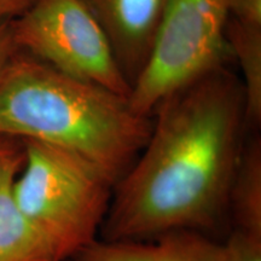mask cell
Here are the masks:
<instances>
[{
    "instance_id": "1",
    "label": "cell",
    "mask_w": 261,
    "mask_h": 261,
    "mask_svg": "<svg viewBox=\"0 0 261 261\" xmlns=\"http://www.w3.org/2000/svg\"><path fill=\"white\" fill-rule=\"evenodd\" d=\"M149 140L114 187L100 240H144L172 230L210 234L249 133L243 86L220 68L160 102Z\"/></svg>"
},
{
    "instance_id": "2",
    "label": "cell",
    "mask_w": 261,
    "mask_h": 261,
    "mask_svg": "<svg viewBox=\"0 0 261 261\" xmlns=\"http://www.w3.org/2000/svg\"><path fill=\"white\" fill-rule=\"evenodd\" d=\"M151 128L152 116L136 113L127 96L22 51L0 81V135L64 150L114 184L138 159Z\"/></svg>"
},
{
    "instance_id": "3",
    "label": "cell",
    "mask_w": 261,
    "mask_h": 261,
    "mask_svg": "<svg viewBox=\"0 0 261 261\" xmlns=\"http://www.w3.org/2000/svg\"><path fill=\"white\" fill-rule=\"evenodd\" d=\"M22 142L23 166L12 184L16 204L57 260H71L98 240L115 184L64 150Z\"/></svg>"
},
{
    "instance_id": "4",
    "label": "cell",
    "mask_w": 261,
    "mask_h": 261,
    "mask_svg": "<svg viewBox=\"0 0 261 261\" xmlns=\"http://www.w3.org/2000/svg\"><path fill=\"white\" fill-rule=\"evenodd\" d=\"M228 18L226 0H171L144 69L130 86L132 109L151 116L169 94L228 67Z\"/></svg>"
},
{
    "instance_id": "5",
    "label": "cell",
    "mask_w": 261,
    "mask_h": 261,
    "mask_svg": "<svg viewBox=\"0 0 261 261\" xmlns=\"http://www.w3.org/2000/svg\"><path fill=\"white\" fill-rule=\"evenodd\" d=\"M19 50L76 79L128 97L104 32L81 0H34L11 21Z\"/></svg>"
},
{
    "instance_id": "6",
    "label": "cell",
    "mask_w": 261,
    "mask_h": 261,
    "mask_svg": "<svg viewBox=\"0 0 261 261\" xmlns=\"http://www.w3.org/2000/svg\"><path fill=\"white\" fill-rule=\"evenodd\" d=\"M109 41L116 63L132 86L151 52L171 0H81Z\"/></svg>"
},
{
    "instance_id": "7",
    "label": "cell",
    "mask_w": 261,
    "mask_h": 261,
    "mask_svg": "<svg viewBox=\"0 0 261 261\" xmlns=\"http://www.w3.org/2000/svg\"><path fill=\"white\" fill-rule=\"evenodd\" d=\"M221 243L196 230H172L144 240L96 242L73 261H219Z\"/></svg>"
},
{
    "instance_id": "8",
    "label": "cell",
    "mask_w": 261,
    "mask_h": 261,
    "mask_svg": "<svg viewBox=\"0 0 261 261\" xmlns=\"http://www.w3.org/2000/svg\"><path fill=\"white\" fill-rule=\"evenodd\" d=\"M23 161V145L0 161V261H58L16 204L12 184Z\"/></svg>"
},
{
    "instance_id": "9",
    "label": "cell",
    "mask_w": 261,
    "mask_h": 261,
    "mask_svg": "<svg viewBox=\"0 0 261 261\" xmlns=\"http://www.w3.org/2000/svg\"><path fill=\"white\" fill-rule=\"evenodd\" d=\"M233 230L261 237V137L249 132L234 172L227 200Z\"/></svg>"
},
{
    "instance_id": "10",
    "label": "cell",
    "mask_w": 261,
    "mask_h": 261,
    "mask_svg": "<svg viewBox=\"0 0 261 261\" xmlns=\"http://www.w3.org/2000/svg\"><path fill=\"white\" fill-rule=\"evenodd\" d=\"M226 35L242 75L248 130L257 132L261 126V25L228 18Z\"/></svg>"
},
{
    "instance_id": "11",
    "label": "cell",
    "mask_w": 261,
    "mask_h": 261,
    "mask_svg": "<svg viewBox=\"0 0 261 261\" xmlns=\"http://www.w3.org/2000/svg\"><path fill=\"white\" fill-rule=\"evenodd\" d=\"M219 261H261V237L232 230L221 243Z\"/></svg>"
},
{
    "instance_id": "12",
    "label": "cell",
    "mask_w": 261,
    "mask_h": 261,
    "mask_svg": "<svg viewBox=\"0 0 261 261\" xmlns=\"http://www.w3.org/2000/svg\"><path fill=\"white\" fill-rule=\"evenodd\" d=\"M230 18L246 24L261 25V0H226Z\"/></svg>"
},
{
    "instance_id": "13",
    "label": "cell",
    "mask_w": 261,
    "mask_h": 261,
    "mask_svg": "<svg viewBox=\"0 0 261 261\" xmlns=\"http://www.w3.org/2000/svg\"><path fill=\"white\" fill-rule=\"evenodd\" d=\"M19 51L12 34L11 21L0 24V81Z\"/></svg>"
},
{
    "instance_id": "14",
    "label": "cell",
    "mask_w": 261,
    "mask_h": 261,
    "mask_svg": "<svg viewBox=\"0 0 261 261\" xmlns=\"http://www.w3.org/2000/svg\"><path fill=\"white\" fill-rule=\"evenodd\" d=\"M33 2L34 0H0V24L19 17Z\"/></svg>"
},
{
    "instance_id": "15",
    "label": "cell",
    "mask_w": 261,
    "mask_h": 261,
    "mask_svg": "<svg viewBox=\"0 0 261 261\" xmlns=\"http://www.w3.org/2000/svg\"><path fill=\"white\" fill-rule=\"evenodd\" d=\"M22 145H23V143L21 139L0 135V161L16 150L21 149Z\"/></svg>"
},
{
    "instance_id": "16",
    "label": "cell",
    "mask_w": 261,
    "mask_h": 261,
    "mask_svg": "<svg viewBox=\"0 0 261 261\" xmlns=\"http://www.w3.org/2000/svg\"><path fill=\"white\" fill-rule=\"evenodd\" d=\"M65 261H73V260H65Z\"/></svg>"
}]
</instances>
